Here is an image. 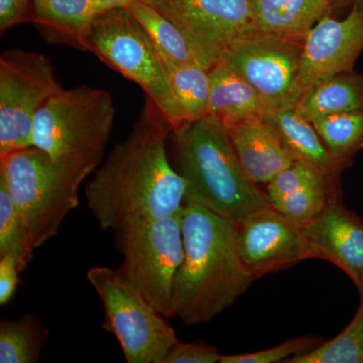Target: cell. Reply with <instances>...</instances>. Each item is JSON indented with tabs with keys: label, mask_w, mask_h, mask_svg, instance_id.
Returning <instances> with one entry per match:
<instances>
[{
	"label": "cell",
	"mask_w": 363,
	"mask_h": 363,
	"mask_svg": "<svg viewBox=\"0 0 363 363\" xmlns=\"http://www.w3.org/2000/svg\"><path fill=\"white\" fill-rule=\"evenodd\" d=\"M172 131L167 117L147 96L130 135L114 145L86 187L88 208L104 230L116 231L183 209L185 180L167 156Z\"/></svg>",
	"instance_id": "1"
},
{
	"label": "cell",
	"mask_w": 363,
	"mask_h": 363,
	"mask_svg": "<svg viewBox=\"0 0 363 363\" xmlns=\"http://www.w3.org/2000/svg\"><path fill=\"white\" fill-rule=\"evenodd\" d=\"M184 259L173 288V317L205 323L243 295L255 277L238 250V224L188 203L182 214Z\"/></svg>",
	"instance_id": "2"
},
{
	"label": "cell",
	"mask_w": 363,
	"mask_h": 363,
	"mask_svg": "<svg viewBox=\"0 0 363 363\" xmlns=\"http://www.w3.org/2000/svg\"><path fill=\"white\" fill-rule=\"evenodd\" d=\"M186 204H198L236 224L272 206L245 173L228 130L216 116L187 121L172 131Z\"/></svg>",
	"instance_id": "3"
},
{
	"label": "cell",
	"mask_w": 363,
	"mask_h": 363,
	"mask_svg": "<svg viewBox=\"0 0 363 363\" xmlns=\"http://www.w3.org/2000/svg\"><path fill=\"white\" fill-rule=\"evenodd\" d=\"M116 117L109 91L81 85L62 90L40 109L33 147L79 184L104 160Z\"/></svg>",
	"instance_id": "4"
},
{
	"label": "cell",
	"mask_w": 363,
	"mask_h": 363,
	"mask_svg": "<svg viewBox=\"0 0 363 363\" xmlns=\"http://www.w3.org/2000/svg\"><path fill=\"white\" fill-rule=\"evenodd\" d=\"M87 51L140 86L161 109L173 130L187 123L157 45L128 9L112 7L95 18L87 38Z\"/></svg>",
	"instance_id": "5"
},
{
	"label": "cell",
	"mask_w": 363,
	"mask_h": 363,
	"mask_svg": "<svg viewBox=\"0 0 363 363\" xmlns=\"http://www.w3.org/2000/svg\"><path fill=\"white\" fill-rule=\"evenodd\" d=\"M0 180L6 184L35 250L58 235L67 215L79 205L81 184L35 147L0 157Z\"/></svg>",
	"instance_id": "6"
},
{
	"label": "cell",
	"mask_w": 363,
	"mask_h": 363,
	"mask_svg": "<svg viewBox=\"0 0 363 363\" xmlns=\"http://www.w3.org/2000/svg\"><path fill=\"white\" fill-rule=\"evenodd\" d=\"M183 209L152 220L133 222L116 230L123 253V278L162 316L173 317L174 281L184 259Z\"/></svg>",
	"instance_id": "7"
},
{
	"label": "cell",
	"mask_w": 363,
	"mask_h": 363,
	"mask_svg": "<svg viewBox=\"0 0 363 363\" xmlns=\"http://www.w3.org/2000/svg\"><path fill=\"white\" fill-rule=\"evenodd\" d=\"M87 279L104 304V329L119 341L126 362H164L179 341L167 318L123 278L118 269L92 267Z\"/></svg>",
	"instance_id": "8"
},
{
	"label": "cell",
	"mask_w": 363,
	"mask_h": 363,
	"mask_svg": "<svg viewBox=\"0 0 363 363\" xmlns=\"http://www.w3.org/2000/svg\"><path fill=\"white\" fill-rule=\"evenodd\" d=\"M64 90L45 55L21 49L0 57V157L33 147L40 109Z\"/></svg>",
	"instance_id": "9"
},
{
	"label": "cell",
	"mask_w": 363,
	"mask_h": 363,
	"mask_svg": "<svg viewBox=\"0 0 363 363\" xmlns=\"http://www.w3.org/2000/svg\"><path fill=\"white\" fill-rule=\"evenodd\" d=\"M303 49V39L247 28L219 62L250 83L267 108L295 107Z\"/></svg>",
	"instance_id": "10"
},
{
	"label": "cell",
	"mask_w": 363,
	"mask_h": 363,
	"mask_svg": "<svg viewBox=\"0 0 363 363\" xmlns=\"http://www.w3.org/2000/svg\"><path fill=\"white\" fill-rule=\"evenodd\" d=\"M147 4L181 30L207 70L250 26V0H149Z\"/></svg>",
	"instance_id": "11"
},
{
	"label": "cell",
	"mask_w": 363,
	"mask_h": 363,
	"mask_svg": "<svg viewBox=\"0 0 363 363\" xmlns=\"http://www.w3.org/2000/svg\"><path fill=\"white\" fill-rule=\"evenodd\" d=\"M362 51L363 6L353 7L343 20H334L329 14L322 18L304 38L296 104L315 85L339 74L353 72Z\"/></svg>",
	"instance_id": "12"
},
{
	"label": "cell",
	"mask_w": 363,
	"mask_h": 363,
	"mask_svg": "<svg viewBox=\"0 0 363 363\" xmlns=\"http://www.w3.org/2000/svg\"><path fill=\"white\" fill-rule=\"evenodd\" d=\"M238 250L257 279L309 259L303 229L272 206L238 224Z\"/></svg>",
	"instance_id": "13"
},
{
	"label": "cell",
	"mask_w": 363,
	"mask_h": 363,
	"mask_svg": "<svg viewBox=\"0 0 363 363\" xmlns=\"http://www.w3.org/2000/svg\"><path fill=\"white\" fill-rule=\"evenodd\" d=\"M338 198H332L303 233L309 259L328 260L358 288L363 274V222Z\"/></svg>",
	"instance_id": "14"
},
{
	"label": "cell",
	"mask_w": 363,
	"mask_h": 363,
	"mask_svg": "<svg viewBox=\"0 0 363 363\" xmlns=\"http://www.w3.org/2000/svg\"><path fill=\"white\" fill-rule=\"evenodd\" d=\"M227 130L241 166L255 184H269L296 161L277 131L262 118L247 119Z\"/></svg>",
	"instance_id": "15"
},
{
	"label": "cell",
	"mask_w": 363,
	"mask_h": 363,
	"mask_svg": "<svg viewBox=\"0 0 363 363\" xmlns=\"http://www.w3.org/2000/svg\"><path fill=\"white\" fill-rule=\"evenodd\" d=\"M107 9L100 0H32V21L52 44L87 51L91 26Z\"/></svg>",
	"instance_id": "16"
},
{
	"label": "cell",
	"mask_w": 363,
	"mask_h": 363,
	"mask_svg": "<svg viewBox=\"0 0 363 363\" xmlns=\"http://www.w3.org/2000/svg\"><path fill=\"white\" fill-rule=\"evenodd\" d=\"M331 11L329 0H250L247 28L304 40Z\"/></svg>",
	"instance_id": "17"
},
{
	"label": "cell",
	"mask_w": 363,
	"mask_h": 363,
	"mask_svg": "<svg viewBox=\"0 0 363 363\" xmlns=\"http://www.w3.org/2000/svg\"><path fill=\"white\" fill-rule=\"evenodd\" d=\"M210 114L226 128L252 118H262L266 104L255 88L240 74L218 62L209 70Z\"/></svg>",
	"instance_id": "18"
},
{
	"label": "cell",
	"mask_w": 363,
	"mask_h": 363,
	"mask_svg": "<svg viewBox=\"0 0 363 363\" xmlns=\"http://www.w3.org/2000/svg\"><path fill=\"white\" fill-rule=\"evenodd\" d=\"M262 119L277 131L296 160L309 162L335 180L344 166L333 159L316 128L295 107L267 108Z\"/></svg>",
	"instance_id": "19"
},
{
	"label": "cell",
	"mask_w": 363,
	"mask_h": 363,
	"mask_svg": "<svg viewBox=\"0 0 363 363\" xmlns=\"http://www.w3.org/2000/svg\"><path fill=\"white\" fill-rule=\"evenodd\" d=\"M308 121L363 109V74H339L305 92L295 106Z\"/></svg>",
	"instance_id": "20"
},
{
	"label": "cell",
	"mask_w": 363,
	"mask_h": 363,
	"mask_svg": "<svg viewBox=\"0 0 363 363\" xmlns=\"http://www.w3.org/2000/svg\"><path fill=\"white\" fill-rule=\"evenodd\" d=\"M160 55L169 85L185 113L187 121L209 116V70L198 62L179 63L161 52Z\"/></svg>",
	"instance_id": "21"
},
{
	"label": "cell",
	"mask_w": 363,
	"mask_h": 363,
	"mask_svg": "<svg viewBox=\"0 0 363 363\" xmlns=\"http://www.w3.org/2000/svg\"><path fill=\"white\" fill-rule=\"evenodd\" d=\"M48 338L47 327L35 316L28 314L0 323V362H39Z\"/></svg>",
	"instance_id": "22"
},
{
	"label": "cell",
	"mask_w": 363,
	"mask_h": 363,
	"mask_svg": "<svg viewBox=\"0 0 363 363\" xmlns=\"http://www.w3.org/2000/svg\"><path fill=\"white\" fill-rule=\"evenodd\" d=\"M333 159L345 167L363 149V109L311 121Z\"/></svg>",
	"instance_id": "23"
},
{
	"label": "cell",
	"mask_w": 363,
	"mask_h": 363,
	"mask_svg": "<svg viewBox=\"0 0 363 363\" xmlns=\"http://www.w3.org/2000/svg\"><path fill=\"white\" fill-rule=\"evenodd\" d=\"M125 9L149 33L161 54L179 63L198 62L181 30L156 9L142 1L131 2Z\"/></svg>",
	"instance_id": "24"
},
{
	"label": "cell",
	"mask_w": 363,
	"mask_h": 363,
	"mask_svg": "<svg viewBox=\"0 0 363 363\" xmlns=\"http://www.w3.org/2000/svg\"><path fill=\"white\" fill-rule=\"evenodd\" d=\"M336 196L338 195L335 180L323 175L279 198L271 205L303 229L311 223L327 203Z\"/></svg>",
	"instance_id": "25"
},
{
	"label": "cell",
	"mask_w": 363,
	"mask_h": 363,
	"mask_svg": "<svg viewBox=\"0 0 363 363\" xmlns=\"http://www.w3.org/2000/svg\"><path fill=\"white\" fill-rule=\"evenodd\" d=\"M30 233L14 207L6 184L0 180V257H13L23 272L35 252Z\"/></svg>",
	"instance_id": "26"
},
{
	"label": "cell",
	"mask_w": 363,
	"mask_h": 363,
	"mask_svg": "<svg viewBox=\"0 0 363 363\" xmlns=\"http://www.w3.org/2000/svg\"><path fill=\"white\" fill-rule=\"evenodd\" d=\"M286 363H363V348L354 320L335 338L319 344L307 352L286 359Z\"/></svg>",
	"instance_id": "27"
},
{
	"label": "cell",
	"mask_w": 363,
	"mask_h": 363,
	"mask_svg": "<svg viewBox=\"0 0 363 363\" xmlns=\"http://www.w3.org/2000/svg\"><path fill=\"white\" fill-rule=\"evenodd\" d=\"M320 339L307 336L294 339L269 348L247 354L220 355V363H277L285 362L289 358L307 352L319 345Z\"/></svg>",
	"instance_id": "28"
},
{
	"label": "cell",
	"mask_w": 363,
	"mask_h": 363,
	"mask_svg": "<svg viewBox=\"0 0 363 363\" xmlns=\"http://www.w3.org/2000/svg\"><path fill=\"white\" fill-rule=\"evenodd\" d=\"M220 354L216 348L205 343H183L178 341L169 350L162 363H216Z\"/></svg>",
	"instance_id": "29"
},
{
	"label": "cell",
	"mask_w": 363,
	"mask_h": 363,
	"mask_svg": "<svg viewBox=\"0 0 363 363\" xmlns=\"http://www.w3.org/2000/svg\"><path fill=\"white\" fill-rule=\"evenodd\" d=\"M32 0H0V33L32 21Z\"/></svg>",
	"instance_id": "30"
},
{
	"label": "cell",
	"mask_w": 363,
	"mask_h": 363,
	"mask_svg": "<svg viewBox=\"0 0 363 363\" xmlns=\"http://www.w3.org/2000/svg\"><path fill=\"white\" fill-rule=\"evenodd\" d=\"M21 274L18 262L13 257H0V305H6L16 293Z\"/></svg>",
	"instance_id": "31"
},
{
	"label": "cell",
	"mask_w": 363,
	"mask_h": 363,
	"mask_svg": "<svg viewBox=\"0 0 363 363\" xmlns=\"http://www.w3.org/2000/svg\"><path fill=\"white\" fill-rule=\"evenodd\" d=\"M107 9H112V7H125L133 1H142L147 4L149 0H100Z\"/></svg>",
	"instance_id": "32"
},
{
	"label": "cell",
	"mask_w": 363,
	"mask_h": 363,
	"mask_svg": "<svg viewBox=\"0 0 363 363\" xmlns=\"http://www.w3.org/2000/svg\"><path fill=\"white\" fill-rule=\"evenodd\" d=\"M362 294V303H360L359 309L353 318L355 322H357L358 333H359L360 341H362V345L363 348V293Z\"/></svg>",
	"instance_id": "33"
},
{
	"label": "cell",
	"mask_w": 363,
	"mask_h": 363,
	"mask_svg": "<svg viewBox=\"0 0 363 363\" xmlns=\"http://www.w3.org/2000/svg\"><path fill=\"white\" fill-rule=\"evenodd\" d=\"M332 9L334 7H343V6H363V0H329Z\"/></svg>",
	"instance_id": "34"
},
{
	"label": "cell",
	"mask_w": 363,
	"mask_h": 363,
	"mask_svg": "<svg viewBox=\"0 0 363 363\" xmlns=\"http://www.w3.org/2000/svg\"><path fill=\"white\" fill-rule=\"evenodd\" d=\"M358 289H359L360 293H363V274L362 276V281H360V285L358 286Z\"/></svg>",
	"instance_id": "35"
}]
</instances>
